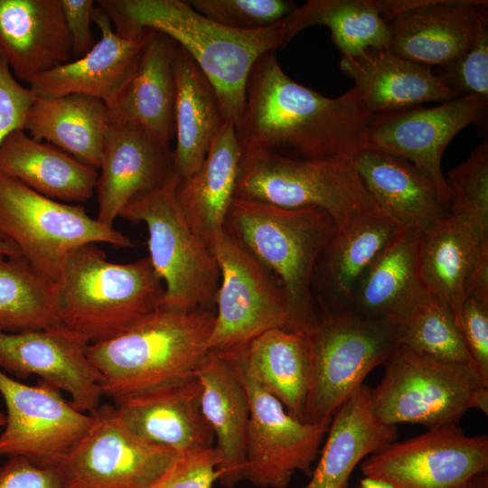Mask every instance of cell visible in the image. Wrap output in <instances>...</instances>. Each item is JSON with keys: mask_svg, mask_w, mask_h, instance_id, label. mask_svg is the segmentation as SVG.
<instances>
[{"mask_svg": "<svg viewBox=\"0 0 488 488\" xmlns=\"http://www.w3.org/2000/svg\"><path fill=\"white\" fill-rule=\"evenodd\" d=\"M372 116L353 88L325 97L293 80L271 52L249 72L235 128L245 148L305 161L352 160L366 148Z\"/></svg>", "mask_w": 488, "mask_h": 488, "instance_id": "cell-1", "label": "cell"}, {"mask_svg": "<svg viewBox=\"0 0 488 488\" xmlns=\"http://www.w3.org/2000/svg\"><path fill=\"white\" fill-rule=\"evenodd\" d=\"M98 6L115 32L140 38L145 30L173 39L195 61L217 92L226 121L239 123L249 72L264 54L296 36L288 16L267 27L238 30L219 24L181 0H105Z\"/></svg>", "mask_w": 488, "mask_h": 488, "instance_id": "cell-2", "label": "cell"}, {"mask_svg": "<svg viewBox=\"0 0 488 488\" xmlns=\"http://www.w3.org/2000/svg\"><path fill=\"white\" fill-rule=\"evenodd\" d=\"M214 317L213 309L160 307L117 336L90 343L102 394L115 402L193 376L208 352Z\"/></svg>", "mask_w": 488, "mask_h": 488, "instance_id": "cell-3", "label": "cell"}, {"mask_svg": "<svg viewBox=\"0 0 488 488\" xmlns=\"http://www.w3.org/2000/svg\"><path fill=\"white\" fill-rule=\"evenodd\" d=\"M224 230L280 284L296 330L318 321L312 286L317 261L337 230L316 208L285 209L233 198Z\"/></svg>", "mask_w": 488, "mask_h": 488, "instance_id": "cell-4", "label": "cell"}, {"mask_svg": "<svg viewBox=\"0 0 488 488\" xmlns=\"http://www.w3.org/2000/svg\"><path fill=\"white\" fill-rule=\"evenodd\" d=\"M164 295L148 257L115 263L96 244L72 250L54 285L60 324L89 343L113 338L162 307Z\"/></svg>", "mask_w": 488, "mask_h": 488, "instance_id": "cell-5", "label": "cell"}, {"mask_svg": "<svg viewBox=\"0 0 488 488\" xmlns=\"http://www.w3.org/2000/svg\"><path fill=\"white\" fill-rule=\"evenodd\" d=\"M242 148L235 198L285 209H320L337 230L382 211L351 159L305 161Z\"/></svg>", "mask_w": 488, "mask_h": 488, "instance_id": "cell-6", "label": "cell"}, {"mask_svg": "<svg viewBox=\"0 0 488 488\" xmlns=\"http://www.w3.org/2000/svg\"><path fill=\"white\" fill-rule=\"evenodd\" d=\"M371 402L386 424L451 427L471 408L488 415V382L472 365L441 361L399 344L380 383L371 389Z\"/></svg>", "mask_w": 488, "mask_h": 488, "instance_id": "cell-7", "label": "cell"}, {"mask_svg": "<svg viewBox=\"0 0 488 488\" xmlns=\"http://www.w3.org/2000/svg\"><path fill=\"white\" fill-rule=\"evenodd\" d=\"M179 181L172 170L162 186L136 197L119 217L146 227L148 258L164 286L163 308L181 313L213 309L220 282L218 262L179 207Z\"/></svg>", "mask_w": 488, "mask_h": 488, "instance_id": "cell-8", "label": "cell"}, {"mask_svg": "<svg viewBox=\"0 0 488 488\" xmlns=\"http://www.w3.org/2000/svg\"><path fill=\"white\" fill-rule=\"evenodd\" d=\"M0 239L14 246L37 273L53 285L60 278L68 255L83 245H134L113 225L90 217L84 206L45 197L2 174Z\"/></svg>", "mask_w": 488, "mask_h": 488, "instance_id": "cell-9", "label": "cell"}, {"mask_svg": "<svg viewBox=\"0 0 488 488\" xmlns=\"http://www.w3.org/2000/svg\"><path fill=\"white\" fill-rule=\"evenodd\" d=\"M312 380L305 421L330 422L335 411L386 363L399 345L390 319H364L348 312L321 314L308 332Z\"/></svg>", "mask_w": 488, "mask_h": 488, "instance_id": "cell-10", "label": "cell"}, {"mask_svg": "<svg viewBox=\"0 0 488 488\" xmlns=\"http://www.w3.org/2000/svg\"><path fill=\"white\" fill-rule=\"evenodd\" d=\"M211 249L220 282L208 352H238L268 330H296L285 293L270 273L225 230Z\"/></svg>", "mask_w": 488, "mask_h": 488, "instance_id": "cell-11", "label": "cell"}, {"mask_svg": "<svg viewBox=\"0 0 488 488\" xmlns=\"http://www.w3.org/2000/svg\"><path fill=\"white\" fill-rule=\"evenodd\" d=\"M0 393L7 411L0 456L58 467L93 422L92 414L79 410L42 380L31 386L0 370Z\"/></svg>", "mask_w": 488, "mask_h": 488, "instance_id": "cell-12", "label": "cell"}, {"mask_svg": "<svg viewBox=\"0 0 488 488\" xmlns=\"http://www.w3.org/2000/svg\"><path fill=\"white\" fill-rule=\"evenodd\" d=\"M364 476L396 488H468L488 472V436H469L457 425L393 441L361 463Z\"/></svg>", "mask_w": 488, "mask_h": 488, "instance_id": "cell-13", "label": "cell"}, {"mask_svg": "<svg viewBox=\"0 0 488 488\" xmlns=\"http://www.w3.org/2000/svg\"><path fill=\"white\" fill-rule=\"evenodd\" d=\"M230 361L245 385L250 408L244 479L259 488H287L296 472L311 475L331 421L307 423L294 418Z\"/></svg>", "mask_w": 488, "mask_h": 488, "instance_id": "cell-14", "label": "cell"}, {"mask_svg": "<svg viewBox=\"0 0 488 488\" xmlns=\"http://www.w3.org/2000/svg\"><path fill=\"white\" fill-rule=\"evenodd\" d=\"M91 414L89 430L57 467L66 488H146L179 454L133 435L114 406Z\"/></svg>", "mask_w": 488, "mask_h": 488, "instance_id": "cell-15", "label": "cell"}, {"mask_svg": "<svg viewBox=\"0 0 488 488\" xmlns=\"http://www.w3.org/2000/svg\"><path fill=\"white\" fill-rule=\"evenodd\" d=\"M487 99L468 96L435 107L416 106L373 115L365 133L366 148L409 162L423 176L449 191L442 157L465 127L486 117Z\"/></svg>", "mask_w": 488, "mask_h": 488, "instance_id": "cell-16", "label": "cell"}, {"mask_svg": "<svg viewBox=\"0 0 488 488\" xmlns=\"http://www.w3.org/2000/svg\"><path fill=\"white\" fill-rule=\"evenodd\" d=\"M89 342L62 325L22 332H0V370L19 378L36 375L71 398L86 413L100 406V376L89 356Z\"/></svg>", "mask_w": 488, "mask_h": 488, "instance_id": "cell-17", "label": "cell"}, {"mask_svg": "<svg viewBox=\"0 0 488 488\" xmlns=\"http://www.w3.org/2000/svg\"><path fill=\"white\" fill-rule=\"evenodd\" d=\"M483 0H376L388 50L429 67L448 66L472 45Z\"/></svg>", "mask_w": 488, "mask_h": 488, "instance_id": "cell-18", "label": "cell"}, {"mask_svg": "<svg viewBox=\"0 0 488 488\" xmlns=\"http://www.w3.org/2000/svg\"><path fill=\"white\" fill-rule=\"evenodd\" d=\"M99 169L97 219L113 225L132 200L164 183L173 170V149L138 127L110 124Z\"/></svg>", "mask_w": 488, "mask_h": 488, "instance_id": "cell-19", "label": "cell"}, {"mask_svg": "<svg viewBox=\"0 0 488 488\" xmlns=\"http://www.w3.org/2000/svg\"><path fill=\"white\" fill-rule=\"evenodd\" d=\"M195 375L115 401V414L133 435L177 453L212 448L214 435L201 407Z\"/></svg>", "mask_w": 488, "mask_h": 488, "instance_id": "cell-20", "label": "cell"}, {"mask_svg": "<svg viewBox=\"0 0 488 488\" xmlns=\"http://www.w3.org/2000/svg\"><path fill=\"white\" fill-rule=\"evenodd\" d=\"M92 20L100 39L83 56L32 79L29 88L35 96L84 94L102 100L108 108L115 103L134 70L146 30L140 38L123 37L99 7L94 8Z\"/></svg>", "mask_w": 488, "mask_h": 488, "instance_id": "cell-21", "label": "cell"}, {"mask_svg": "<svg viewBox=\"0 0 488 488\" xmlns=\"http://www.w3.org/2000/svg\"><path fill=\"white\" fill-rule=\"evenodd\" d=\"M71 56L61 0H0V57L16 80L28 83Z\"/></svg>", "mask_w": 488, "mask_h": 488, "instance_id": "cell-22", "label": "cell"}, {"mask_svg": "<svg viewBox=\"0 0 488 488\" xmlns=\"http://www.w3.org/2000/svg\"><path fill=\"white\" fill-rule=\"evenodd\" d=\"M402 230L382 211L336 230L314 274L312 291L320 315L346 310L361 278Z\"/></svg>", "mask_w": 488, "mask_h": 488, "instance_id": "cell-23", "label": "cell"}, {"mask_svg": "<svg viewBox=\"0 0 488 488\" xmlns=\"http://www.w3.org/2000/svg\"><path fill=\"white\" fill-rule=\"evenodd\" d=\"M194 375L201 384L202 411L214 435L220 483L232 488L244 480L249 400L234 364L224 355L208 352Z\"/></svg>", "mask_w": 488, "mask_h": 488, "instance_id": "cell-24", "label": "cell"}, {"mask_svg": "<svg viewBox=\"0 0 488 488\" xmlns=\"http://www.w3.org/2000/svg\"><path fill=\"white\" fill-rule=\"evenodd\" d=\"M380 210L402 230L422 233L449 214V191L423 176L409 162L364 148L352 159Z\"/></svg>", "mask_w": 488, "mask_h": 488, "instance_id": "cell-25", "label": "cell"}, {"mask_svg": "<svg viewBox=\"0 0 488 488\" xmlns=\"http://www.w3.org/2000/svg\"><path fill=\"white\" fill-rule=\"evenodd\" d=\"M176 50L173 39L146 30L134 70L115 103L108 108L110 124L138 127L163 144L171 145L174 137Z\"/></svg>", "mask_w": 488, "mask_h": 488, "instance_id": "cell-26", "label": "cell"}, {"mask_svg": "<svg viewBox=\"0 0 488 488\" xmlns=\"http://www.w3.org/2000/svg\"><path fill=\"white\" fill-rule=\"evenodd\" d=\"M339 67L352 80V88L372 115L459 97L431 67L388 49H368L353 58L342 57Z\"/></svg>", "mask_w": 488, "mask_h": 488, "instance_id": "cell-27", "label": "cell"}, {"mask_svg": "<svg viewBox=\"0 0 488 488\" xmlns=\"http://www.w3.org/2000/svg\"><path fill=\"white\" fill-rule=\"evenodd\" d=\"M397 436V426L374 413L371 389L361 385L333 414L318 462L303 488H349L357 465Z\"/></svg>", "mask_w": 488, "mask_h": 488, "instance_id": "cell-28", "label": "cell"}, {"mask_svg": "<svg viewBox=\"0 0 488 488\" xmlns=\"http://www.w3.org/2000/svg\"><path fill=\"white\" fill-rule=\"evenodd\" d=\"M222 355L278 399L291 416L305 421L312 380L308 332L271 329L243 350Z\"/></svg>", "mask_w": 488, "mask_h": 488, "instance_id": "cell-29", "label": "cell"}, {"mask_svg": "<svg viewBox=\"0 0 488 488\" xmlns=\"http://www.w3.org/2000/svg\"><path fill=\"white\" fill-rule=\"evenodd\" d=\"M242 150L235 125L226 121L202 165L182 178L175 190L177 202L187 221L211 248L224 230Z\"/></svg>", "mask_w": 488, "mask_h": 488, "instance_id": "cell-30", "label": "cell"}, {"mask_svg": "<svg viewBox=\"0 0 488 488\" xmlns=\"http://www.w3.org/2000/svg\"><path fill=\"white\" fill-rule=\"evenodd\" d=\"M0 174L45 197L80 202L95 192L99 172L52 144L17 129L0 145Z\"/></svg>", "mask_w": 488, "mask_h": 488, "instance_id": "cell-31", "label": "cell"}, {"mask_svg": "<svg viewBox=\"0 0 488 488\" xmlns=\"http://www.w3.org/2000/svg\"><path fill=\"white\" fill-rule=\"evenodd\" d=\"M173 172L180 178L194 173L226 122L219 97L192 58L177 45Z\"/></svg>", "mask_w": 488, "mask_h": 488, "instance_id": "cell-32", "label": "cell"}, {"mask_svg": "<svg viewBox=\"0 0 488 488\" xmlns=\"http://www.w3.org/2000/svg\"><path fill=\"white\" fill-rule=\"evenodd\" d=\"M109 125L108 107L97 98L84 94L35 96L23 130L98 170Z\"/></svg>", "mask_w": 488, "mask_h": 488, "instance_id": "cell-33", "label": "cell"}, {"mask_svg": "<svg viewBox=\"0 0 488 488\" xmlns=\"http://www.w3.org/2000/svg\"><path fill=\"white\" fill-rule=\"evenodd\" d=\"M484 240L488 239L470 224L450 215L420 234L418 271L421 286L448 305L457 321L467 276Z\"/></svg>", "mask_w": 488, "mask_h": 488, "instance_id": "cell-34", "label": "cell"}, {"mask_svg": "<svg viewBox=\"0 0 488 488\" xmlns=\"http://www.w3.org/2000/svg\"><path fill=\"white\" fill-rule=\"evenodd\" d=\"M419 232L403 230L361 278L344 312L394 320L425 291L418 271Z\"/></svg>", "mask_w": 488, "mask_h": 488, "instance_id": "cell-35", "label": "cell"}, {"mask_svg": "<svg viewBox=\"0 0 488 488\" xmlns=\"http://www.w3.org/2000/svg\"><path fill=\"white\" fill-rule=\"evenodd\" d=\"M288 18L296 35L314 24L329 28L343 58L389 46L388 25L376 0H309Z\"/></svg>", "mask_w": 488, "mask_h": 488, "instance_id": "cell-36", "label": "cell"}, {"mask_svg": "<svg viewBox=\"0 0 488 488\" xmlns=\"http://www.w3.org/2000/svg\"><path fill=\"white\" fill-rule=\"evenodd\" d=\"M60 325L54 285L22 257L0 255V332L22 333Z\"/></svg>", "mask_w": 488, "mask_h": 488, "instance_id": "cell-37", "label": "cell"}, {"mask_svg": "<svg viewBox=\"0 0 488 488\" xmlns=\"http://www.w3.org/2000/svg\"><path fill=\"white\" fill-rule=\"evenodd\" d=\"M392 321L399 345L441 361L475 367L453 310L426 292Z\"/></svg>", "mask_w": 488, "mask_h": 488, "instance_id": "cell-38", "label": "cell"}, {"mask_svg": "<svg viewBox=\"0 0 488 488\" xmlns=\"http://www.w3.org/2000/svg\"><path fill=\"white\" fill-rule=\"evenodd\" d=\"M449 214L474 227L488 239V142L480 143L466 160L449 171Z\"/></svg>", "mask_w": 488, "mask_h": 488, "instance_id": "cell-39", "label": "cell"}, {"mask_svg": "<svg viewBox=\"0 0 488 488\" xmlns=\"http://www.w3.org/2000/svg\"><path fill=\"white\" fill-rule=\"evenodd\" d=\"M188 3L206 18L238 30L267 27L298 7L288 0H192Z\"/></svg>", "mask_w": 488, "mask_h": 488, "instance_id": "cell-40", "label": "cell"}, {"mask_svg": "<svg viewBox=\"0 0 488 488\" xmlns=\"http://www.w3.org/2000/svg\"><path fill=\"white\" fill-rule=\"evenodd\" d=\"M440 77L459 97L474 96L488 100V2L478 10L472 45L445 67Z\"/></svg>", "mask_w": 488, "mask_h": 488, "instance_id": "cell-41", "label": "cell"}, {"mask_svg": "<svg viewBox=\"0 0 488 488\" xmlns=\"http://www.w3.org/2000/svg\"><path fill=\"white\" fill-rule=\"evenodd\" d=\"M217 467L213 447L182 452L146 488H212L219 479Z\"/></svg>", "mask_w": 488, "mask_h": 488, "instance_id": "cell-42", "label": "cell"}, {"mask_svg": "<svg viewBox=\"0 0 488 488\" xmlns=\"http://www.w3.org/2000/svg\"><path fill=\"white\" fill-rule=\"evenodd\" d=\"M35 94L18 82L0 57V145L13 131L23 129ZM0 255L19 257L17 249L0 239Z\"/></svg>", "mask_w": 488, "mask_h": 488, "instance_id": "cell-43", "label": "cell"}, {"mask_svg": "<svg viewBox=\"0 0 488 488\" xmlns=\"http://www.w3.org/2000/svg\"><path fill=\"white\" fill-rule=\"evenodd\" d=\"M458 323L473 361L488 382V305L466 297Z\"/></svg>", "mask_w": 488, "mask_h": 488, "instance_id": "cell-44", "label": "cell"}, {"mask_svg": "<svg viewBox=\"0 0 488 488\" xmlns=\"http://www.w3.org/2000/svg\"><path fill=\"white\" fill-rule=\"evenodd\" d=\"M0 488H66L57 467H44L19 456L0 467Z\"/></svg>", "mask_w": 488, "mask_h": 488, "instance_id": "cell-45", "label": "cell"}, {"mask_svg": "<svg viewBox=\"0 0 488 488\" xmlns=\"http://www.w3.org/2000/svg\"><path fill=\"white\" fill-rule=\"evenodd\" d=\"M67 32L70 36L72 56L78 59L86 54L96 43L91 31L92 0H61Z\"/></svg>", "mask_w": 488, "mask_h": 488, "instance_id": "cell-46", "label": "cell"}, {"mask_svg": "<svg viewBox=\"0 0 488 488\" xmlns=\"http://www.w3.org/2000/svg\"><path fill=\"white\" fill-rule=\"evenodd\" d=\"M465 296L488 305V240L483 241L469 271L465 285Z\"/></svg>", "mask_w": 488, "mask_h": 488, "instance_id": "cell-47", "label": "cell"}, {"mask_svg": "<svg viewBox=\"0 0 488 488\" xmlns=\"http://www.w3.org/2000/svg\"><path fill=\"white\" fill-rule=\"evenodd\" d=\"M355 488H396V487L384 480L364 476Z\"/></svg>", "mask_w": 488, "mask_h": 488, "instance_id": "cell-48", "label": "cell"}, {"mask_svg": "<svg viewBox=\"0 0 488 488\" xmlns=\"http://www.w3.org/2000/svg\"><path fill=\"white\" fill-rule=\"evenodd\" d=\"M468 488H488L487 472L477 475Z\"/></svg>", "mask_w": 488, "mask_h": 488, "instance_id": "cell-49", "label": "cell"}, {"mask_svg": "<svg viewBox=\"0 0 488 488\" xmlns=\"http://www.w3.org/2000/svg\"><path fill=\"white\" fill-rule=\"evenodd\" d=\"M5 421H6L5 415L0 412V427L5 426Z\"/></svg>", "mask_w": 488, "mask_h": 488, "instance_id": "cell-50", "label": "cell"}]
</instances>
